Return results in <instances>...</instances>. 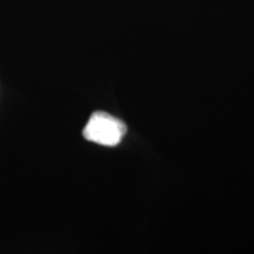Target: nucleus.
<instances>
[{"mask_svg": "<svg viewBox=\"0 0 254 254\" xmlns=\"http://www.w3.org/2000/svg\"><path fill=\"white\" fill-rule=\"evenodd\" d=\"M126 133L122 120L105 112H95L83 128V137L89 141L102 145H118Z\"/></svg>", "mask_w": 254, "mask_h": 254, "instance_id": "1", "label": "nucleus"}]
</instances>
